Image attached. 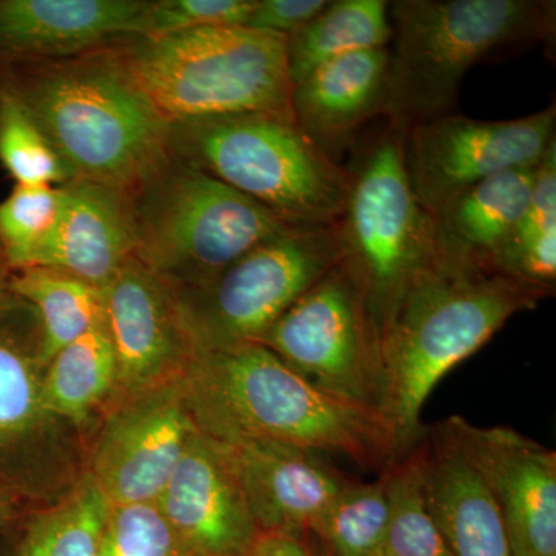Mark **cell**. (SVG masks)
<instances>
[{
    "instance_id": "1",
    "label": "cell",
    "mask_w": 556,
    "mask_h": 556,
    "mask_svg": "<svg viewBox=\"0 0 556 556\" xmlns=\"http://www.w3.org/2000/svg\"><path fill=\"white\" fill-rule=\"evenodd\" d=\"M181 380L197 430L215 441L334 453L365 470L401 457L378 409L320 390L260 343L197 353Z\"/></svg>"
},
{
    "instance_id": "2",
    "label": "cell",
    "mask_w": 556,
    "mask_h": 556,
    "mask_svg": "<svg viewBox=\"0 0 556 556\" xmlns=\"http://www.w3.org/2000/svg\"><path fill=\"white\" fill-rule=\"evenodd\" d=\"M68 175L129 193L169 155L170 123L149 100L119 43L0 73Z\"/></svg>"
},
{
    "instance_id": "3",
    "label": "cell",
    "mask_w": 556,
    "mask_h": 556,
    "mask_svg": "<svg viewBox=\"0 0 556 556\" xmlns=\"http://www.w3.org/2000/svg\"><path fill=\"white\" fill-rule=\"evenodd\" d=\"M546 289L501 270L444 268L417 278L380 332L382 399L399 456L419 442L431 391L473 356L511 317L551 298Z\"/></svg>"
},
{
    "instance_id": "4",
    "label": "cell",
    "mask_w": 556,
    "mask_h": 556,
    "mask_svg": "<svg viewBox=\"0 0 556 556\" xmlns=\"http://www.w3.org/2000/svg\"><path fill=\"white\" fill-rule=\"evenodd\" d=\"M386 116L409 127L452 115L479 62L554 46V0H394Z\"/></svg>"
},
{
    "instance_id": "5",
    "label": "cell",
    "mask_w": 556,
    "mask_h": 556,
    "mask_svg": "<svg viewBox=\"0 0 556 556\" xmlns=\"http://www.w3.org/2000/svg\"><path fill=\"white\" fill-rule=\"evenodd\" d=\"M141 89L169 123L292 116L287 38L248 27H200L119 42Z\"/></svg>"
},
{
    "instance_id": "6",
    "label": "cell",
    "mask_w": 556,
    "mask_h": 556,
    "mask_svg": "<svg viewBox=\"0 0 556 556\" xmlns=\"http://www.w3.org/2000/svg\"><path fill=\"white\" fill-rule=\"evenodd\" d=\"M169 150L292 228L338 225L350 174L292 116L251 113L170 123Z\"/></svg>"
},
{
    "instance_id": "7",
    "label": "cell",
    "mask_w": 556,
    "mask_h": 556,
    "mask_svg": "<svg viewBox=\"0 0 556 556\" xmlns=\"http://www.w3.org/2000/svg\"><path fill=\"white\" fill-rule=\"evenodd\" d=\"M135 258L174 291L203 287L292 226L169 153L127 193Z\"/></svg>"
},
{
    "instance_id": "8",
    "label": "cell",
    "mask_w": 556,
    "mask_h": 556,
    "mask_svg": "<svg viewBox=\"0 0 556 556\" xmlns=\"http://www.w3.org/2000/svg\"><path fill=\"white\" fill-rule=\"evenodd\" d=\"M407 129L388 121L348 169L338 223L343 265L364 294L379 340L405 292L434 265L433 218L416 199L405 166Z\"/></svg>"
},
{
    "instance_id": "9",
    "label": "cell",
    "mask_w": 556,
    "mask_h": 556,
    "mask_svg": "<svg viewBox=\"0 0 556 556\" xmlns=\"http://www.w3.org/2000/svg\"><path fill=\"white\" fill-rule=\"evenodd\" d=\"M38 313L0 273V482L31 507L56 503L86 473V441L47 409Z\"/></svg>"
},
{
    "instance_id": "10",
    "label": "cell",
    "mask_w": 556,
    "mask_h": 556,
    "mask_svg": "<svg viewBox=\"0 0 556 556\" xmlns=\"http://www.w3.org/2000/svg\"><path fill=\"white\" fill-rule=\"evenodd\" d=\"M343 257L338 225L291 228L252 248L203 287L172 289L197 353L260 343Z\"/></svg>"
},
{
    "instance_id": "11",
    "label": "cell",
    "mask_w": 556,
    "mask_h": 556,
    "mask_svg": "<svg viewBox=\"0 0 556 556\" xmlns=\"http://www.w3.org/2000/svg\"><path fill=\"white\" fill-rule=\"evenodd\" d=\"M260 345L320 390L380 413L379 332L343 260L278 318Z\"/></svg>"
},
{
    "instance_id": "12",
    "label": "cell",
    "mask_w": 556,
    "mask_h": 556,
    "mask_svg": "<svg viewBox=\"0 0 556 556\" xmlns=\"http://www.w3.org/2000/svg\"><path fill=\"white\" fill-rule=\"evenodd\" d=\"M555 105L510 121L445 115L413 124L405 166L420 206L433 217L485 179L540 163L555 139Z\"/></svg>"
},
{
    "instance_id": "13",
    "label": "cell",
    "mask_w": 556,
    "mask_h": 556,
    "mask_svg": "<svg viewBox=\"0 0 556 556\" xmlns=\"http://www.w3.org/2000/svg\"><path fill=\"white\" fill-rule=\"evenodd\" d=\"M181 379L102 409L87 441L86 473L112 506L155 503L199 431Z\"/></svg>"
},
{
    "instance_id": "14",
    "label": "cell",
    "mask_w": 556,
    "mask_h": 556,
    "mask_svg": "<svg viewBox=\"0 0 556 556\" xmlns=\"http://www.w3.org/2000/svg\"><path fill=\"white\" fill-rule=\"evenodd\" d=\"M493 497L511 556H556V453L514 428L445 420Z\"/></svg>"
},
{
    "instance_id": "15",
    "label": "cell",
    "mask_w": 556,
    "mask_h": 556,
    "mask_svg": "<svg viewBox=\"0 0 556 556\" xmlns=\"http://www.w3.org/2000/svg\"><path fill=\"white\" fill-rule=\"evenodd\" d=\"M101 289L116 357L110 402L182 378L197 351L174 291L135 257Z\"/></svg>"
},
{
    "instance_id": "16",
    "label": "cell",
    "mask_w": 556,
    "mask_h": 556,
    "mask_svg": "<svg viewBox=\"0 0 556 556\" xmlns=\"http://www.w3.org/2000/svg\"><path fill=\"white\" fill-rule=\"evenodd\" d=\"M155 504L192 556H249L262 535L225 450L200 431Z\"/></svg>"
},
{
    "instance_id": "17",
    "label": "cell",
    "mask_w": 556,
    "mask_h": 556,
    "mask_svg": "<svg viewBox=\"0 0 556 556\" xmlns=\"http://www.w3.org/2000/svg\"><path fill=\"white\" fill-rule=\"evenodd\" d=\"M217 442L262 533L308 535L354 481L311 450L257 439Z\"/></svg>"
},
{
    "instance_id": "18",
    "label": "cell",
    "mask_w": 556,
    "mask_h": 556,
    "mask_svg": "<svg viewBox=\"0 0 556 556\" xmlns=\"http://www.w3.org/2000/svg\"><path fill=\"white\" fill-rule=\"evenodd\" d=\"M148 0H0V73L142 36Z\"/></svg>"
},
{
    "instance_id": "19",
    "label": "cell",
    "mask_w": 556,
    "mask_h": 556,
    "mask_svg": "<svg viewBox=\"0 0 556 556\" xmlns=\"http://www.w3.org/2000/svg\"><path fill=\"white\" fill-rule=\"evenodd\" d=\"M61 192L56 225L31 266L64 270L104 288L135 257L129 197L89 181L65 182Z\"/></svg>"
},
{
    "instance_id": "20",
    "label": "cell",
    "mask_w": 556,
    "mask_h": 556,
    "mask_svg": "<svg viewBox=\"0 0 556 556\" xmlns=\"http://www.w3.org/2000/svg\"><path fill=\"white\" fill-rule=\"evenodd\" d=\"M388 65V49L357 51L292 86V118L336 163L367 121L386 115Z\"/></svg>"
},
{
    "instance_id": "21",
    "label": "cell",
    "mask_w": 556,
    "mask_h": 556,
    "mask_svg": "<svg viewBox=\"0 0 556 556\" xmlns=\"http://www.w3.org/2000/svg\"><path fill=\"white\" fill-rule=\"evenodd\" d=\"M417 447L428 510L453 556H511L493 497L447 422L428 431Z\"/></svg>"
},
{
    "instance_id": "22",
    "label": "cell",
    "mask_w": 556,
    "mask_h": 556,
    "mask_svg": "<svg viewBox=\"0 0 556 556\" xmlns=\"http://www.w3.org/2000/svg\"><path fill=\"white\" fill-rule=\"evenodd\" d=\"M536 167L485 179L433 215L434 263L497 270V258L529 203Z\"/></svg>"
},
{
    "instance_id": "23",
    "label": "cell",
    "mask_w": 556,
    "mask_h": 556,
    "mask_svg": "<svg viewBox=\"0 0 556 556\" xmlns=\"http://www.w3.org/2000/svg\"><path fill=\"white\" fill-rule=\"evenodd\" d=\"M116 387V357L105 324L61 348L47 364V409L89 441Z\"/></svg>"
},
{
    "instance_id": "24",
    "label": "cell",
    "mask_w": 556,
    "mask_h": 556,
    "mask_svg": "<svg viewBox=\"0 0 556 556\" xmlns=\"http://www.w3.org/2000/svg\"><path fill=\"white\" fill-rule=\"evenodd\" d=\"M393 38L387 0H329L308 25L287 38L292 86L320 65L357 51L387 49Z\"/></svg>"
},
{
    "instance_id": "25",
    "label": "cell",
    "mask_w": 556,
    "mask_h": 556,
    "mask_svg": "<svg viewBox=\"0 0 556 556\" xmlns=\"http://www.w3.org/2000/svg\"><path fill=\"white\" fill-rule=\"evenodd\" d=\"M108 497L84 473L56 503L30 508L17 525L14 556H98Z\"/></svg>"
},
{
    "instance_id": "26",
    "label": "cell",
    "mask_w": 556,
    "mask_h": 556,
    "mask_svg": "<svg viewBox=\"0 0 556 556\" xmlns=\"http://www.w3.org/2000/svg\"><path fill=\"white\" fill-rule=\"evenodd\" d=\"M3 274L9 287L38 313L47 362L61 348L105 324L101 288L43 266Z\"/></svg>"
},
{
    "instance_id": "27",
    "label": "cell",
    "mask_w": 556,
    "mask_h": 556,
    "mask_svg": "<svg viewBox=\"0 0 556 556\" xmlns=\"http://www.w3.org/2000/svg\"><path fill=\"white\" fill-rule=\"evenodd\" d=\"M496 269L554 294L556 285V139L538 163L529 203Z\"/></svg>"
},
{
    "instance_id": "28",
    "label": "cell",
    "mask_w": 556,
    "mask_h": 556,
    "mask_svg": "<svg viewBox=\"0 0 556 556\" xmlns=\"http://www.w3.org/2000/svg\"><path fill=\"white\" fill-rule=\"evenodd\" d=\"M390 500L383 471L371 482L354 479L308 533L320 556H383Z\"/></svg>"
},
{
    "instance_id": "29",
    "label": "cell",
    "mask_w": 556,
    "mask_h": 556,
    "mask_svg": "<svg viewBox=\"0 0 556 556\" xmlns=\"http://www.w3.org/2000/svg\"><path fill=\"white\" fill-rule=\"evenodd\" d=\"M382 471L390 500L383 556H453L428 510L417 444Z\"/></svg>"
},
{
    "instance_id": "30",
    "label": "cell",
    "mask_w": 556,
    "mask_h": 556,
    "mask_svg": "<svg viewBox=\"0 0 556 556\" xmlns=\"http://www.w3.org/2000/svg\"><path fill=\"white\" fill-rule=\"evenodd\" d=\"M61 186L14 185L0 201V273L30 268L60 215Z\"/></svg>"
},
{
    "instance_id": "31",
    "label": "cell",
    "mask_w": 556,
    "mask_h": 556,
    "mask_svg": "<svg viewBox=\"0 0 556 556\" xmlns=\"http://www.w3.org/2000/svg\"><path fill=\"white\" fill-rule=\"evenodd\" d=\"M0 166L16 185L62 186L68 175L24 104L0 84Z\"/></svg>"
},
{
    "instance_id": "32",
    "label": "cell",
    "mask_w": 556,
    "mask_h": 556,
    "mask_svg": "<svg viewBox=\"0 0 556 556\" xmlns=\"http://www.w3.org/2000/svg\"><path fill=\"white\" fill-rule=\"evenodd\" d=\"M98 556H192L155 503L110 506Z\"/></svg>"
},
{
    "instance_id": "33",
    "label": "cell",
    "mask_w": 556,
    "mask_h": 556,
    "mask_svg": "<svg viewBox=\"0 0 556 556\" xmlns=\"http://www.w3.org/2000/svg\"><path fill=\"white\" fill-rule=\"evenodd\" d=\"M257 0H148L142 36L200 27H244Z\"/></svg>"
},
{
    "instance_id": "34",
    "label": "cell",
    "mask_w": 556,
    "mask_h": 556,
    "mask_svg": "<svg viewBox=\"0 0 556 556\" xmlns=\"http://www.w3.org/2000/svg\"><path fill=\"white\" fill-rule=\"evenodd\" d=\"M328 2L329 0H257L244 27L289 38L320 14Z\"/></svg>"
},
{
    "instance_id": "35",
    "label": "cell",
    "mask_w": 556,
    "mask_h": 556,
    "mask_svg": "<svg viewBox=\"0 0 556 556\" xmlns=\"http://www.w3.org/2000/svg\"><path fill=\"white\" fill-rule=\"evenodd\" d=\"M249 556H320L309 535L265 532L258 536Z\"/></svg>"
},
{
    "instance_id": "36",
    "label": "cell",
    "mask_w": 556,
    "mask_h": 556,
    "mask_svg": "<svg viewBox=\"0 0 556 556\" xmlns=\"http://www.w3.org/2000/svg\"><path fill=\"white\" fill-rule=\"evenodd\" d=\"M30 504L13 486L0 482V535L11 527L20 525L24 515L30 510Z\"/></svg>"
}]
</instances>
